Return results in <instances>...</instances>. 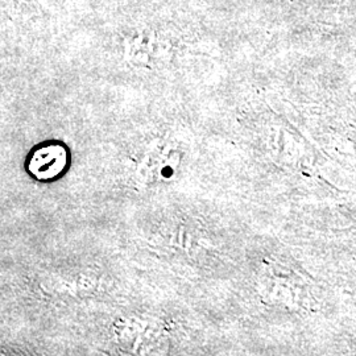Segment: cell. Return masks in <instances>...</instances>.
<instances>
[{"label":"cell","instance_id":"6da1fadb","mask_svg":"<svg viewBox=\"0 0 356 356\" xmlns=\"http://www.w3.org/2000/svg\"><path fill=\"white\" fill-rule=\"evenodd\" d=\"M70 164V154L64 143L49 140L40 143L28 154V175L38 181H54L61 177Z\"/></svg>","mask_w":356,"mask_h":356}]
</instances>
